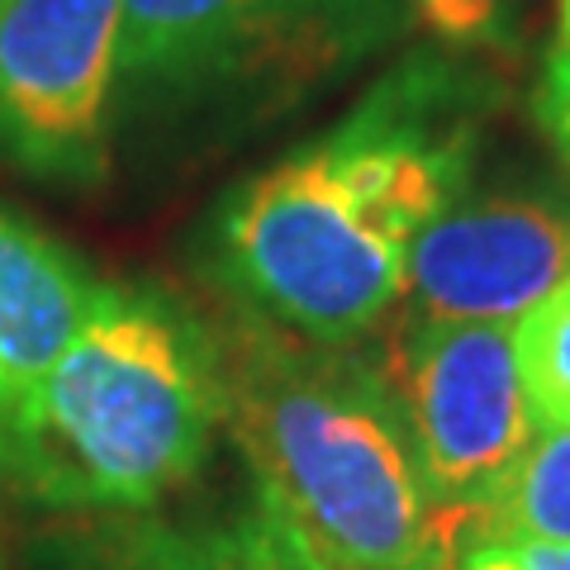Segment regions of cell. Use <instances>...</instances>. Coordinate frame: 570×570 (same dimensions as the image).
Returning <instances> with one entry per match:
<instances>
[{"label":"cell","instance_id":"obj_1","mask_svg":"<svg viewBox=\"0 0 570 570\" xmlns=\"http://www.w3.org/2000/svg\"><path fill=\"white\" fill-rule=\"evenodd\" d=\"M494 105L485 71L404 58L333 129L228 195L214 272L272 324L356 347L400 305L414 234L466 195Z\"/></svg>","mask_w":570,"mask_h":570},{"label":"cell","instance_id":"obj_2","mask_svg":"<svg viewBox=\"0 0 570 570\" xmlns=\"http://www.w3.org/2000/svg\"><path fill=\"white\" fill-rule=\"evenodd\" d=\"M219 333L224 428L257 509L314 570H452V519L428 490L381 356L243 318Z\"/></svg>","mask_w":570,"mask_h":570},{"label":"cell","instance_id":"obj_3","mask_svg":"<svg viewBox=\"0 0 570 570\" xmlns=\"http://www.w3.org/2000/svg\"><path fill=\"white\" fill-rule=\"evenodd\" d=\"M219 428V333L157 285L100 281L6 461L43 504L153 509L205 471Z\"/></svg>","mask_w":570,"mask_h":570},{"label":"cell","instance_id":"obj_4","mask_svg":"<svg viewBox=\"0 0 570 570\" xmlns=\"http://www.w3.org/2000/svg\"><path fill=\"white\" fill-rule=\"evenodd\" d=\"M409 24L404 0H119V81L181 105H285Z\"/></svg>","mask_w":570,"mask_h":570},{"label":"cell","instance_id":"obj_5","mask_svg":"<svg viewBox=\"0 0 570 570\" xmlns=\"http://www.w3.org/2000/svg\"><path fill=\"white\" fill-rule=\"evenodd\" d=\"M115 81L119 0H0V167L96 186Z\"/></svg>","mask_w":570,"mask_h":570},{"label":"cell","instance_id":"obj_6","mask_svg":"<svg viewBox=\"0 0 570 570\" xmlns=\"http://www.w3.org/2000/svg\"><path fill=\"white\" fill-rule=\"evenodd\" d=\"M381 366L400 395L428 490L452 519L456 542L461 513L494 490V480L538 433L513 362V333L504 324H448L409 314Z\"/></svg>","mask_w":570,"mask_h":570},{"label":"cell","instance_id":"obj_7","mask_svg":"<svg viewBox=\"0 0 570 570\" xmlns=\"http://www.w3.org/2000/svg\"><path fill=\"white\" fill-rule=\"evenodd\" d=\"M570 281V205L542 195H461L404 253L409 314L513 324Z\"/></svg>","mask_w":570,"mask_h":570},{"label":"cell","instance_id":"obj_8","mask_svg":"<svg viewBox=\"0 0 570 570\" xmlns=\"http://www.w3.org/2000/svg\"><path fill=\"white\" fill-rule=\"evenodd\" d=\"M100 281L20 214L0 209V419L14 428L71 343Z\"/></svg>","mask_w":570,"mask_h":570},{"label":"cell","instance_id":"obj_9","mask_svg":"<svg viewBox=\"0 0 570 570\" xmlns=\"http://www.w3.org/2000/svg\"><path fill=\"white\" fill-rule=\"evenodd\" d=\"M485 542H570V428H538L456 523V557Z\"/></svg>","mask_w":570,"mask_h":570},{"label":"cell","instance_id":"obj_10","mask_svg":"<svg viewBox=\"0 0 570 570\" xmlns=\"http://www.w3.org/2000/svg\"><path fill=\"white\" fill-rule=\"evenodd\" d=\"M142 561L157 570H314L299 551L276 532V523L262 509L243 513L219 528H190V532H142L134 547Z\"/></svg>","mask_w":570,"mask_h":570},{"label":"cell","instance_id":"obj_11","mask_svg":"<svg viewBox=\"0 0 570 570\" xmlns=\"http://www.w3.org/2000/svg\"><path fill=\"white\" fill-rule=\"evenodd\" d=\"M513 362L538 428H570V281L519 318Z\"/></svg>","mask_w":570,"mask_h":570},{"label":"cell","instance_id":"obj_12","mask_svg":"<svg viewBox=\"0 0 570 570\" xmlns=\"http://www.w3.org/2000/svg\"><path fill=\"white\" fill-rule=\"evenodd\" d=\"M404 10L448 43H490L499 29L494 0H404Z\"/></svg>","mask_w":570,"mask_h":570},{"label":"cell","instance_id":"obj_13","mask_svg":"<svg viewBox=\"0 0 570 570\" xmlns=\"http://www.w3.org/2000/svg\"><path fill=\"white\" fill-rule=\"evenodd\" d=\"M532 115H538V129L557 148V157L570 167V43H557L547 52L538 96H532Z\"/></svg>","mask_w":570,"mask_h":570},{"label":"cell","instance_id":"obj_14","mask_svg":"<svg viewBox=\"0 0 570 570\" xmlns=\"http://www.w3.org/2000/svg\"><path fill=\"white\" fill-rule=\"evenodd\" d=\"M452 570H570V542H485L466 547Z\"/></svg>","mask_w":570,"mask_h":570},{"label":"cell","instance_id":"obj_15","mask_svg":"<svg viewBox=\"0 0 570 570\" xmlns=\"http://www.w3.org/2000/svg\"><path fill=\"white\" fill-rule=\"evenodd\" d=\"M561 43H570V0H561Z\"/></svg>","mask_w":570,"mask_h":570},{"label":"cell","instance_id":"obj_16","mask_svg":"<svg viewBox=\"0 0 570 570\" xmlns=\"http://www.w3.org/2000/svg\"><path fill=\"white\" fill-rule=\"evenodd\" d=\"M124 570H157V566H153V561H142L138 551H129V561H124Z\"/></svg>","mask_w":570,"mask_h":570},{"label":"cell","instance_id":"obj_17","mask_svg":"<svg viewBox=\"0 0 570 570\" xmlns=\"http://www.w3.org/2000/svg\"><path fill=\"white\" fill-rule=\"evenodd\" d=\"M6 452H10V428H6V419H0V466H6Z\"/></svg>","mask_w":570,"mask_h":570}]
</instances>
